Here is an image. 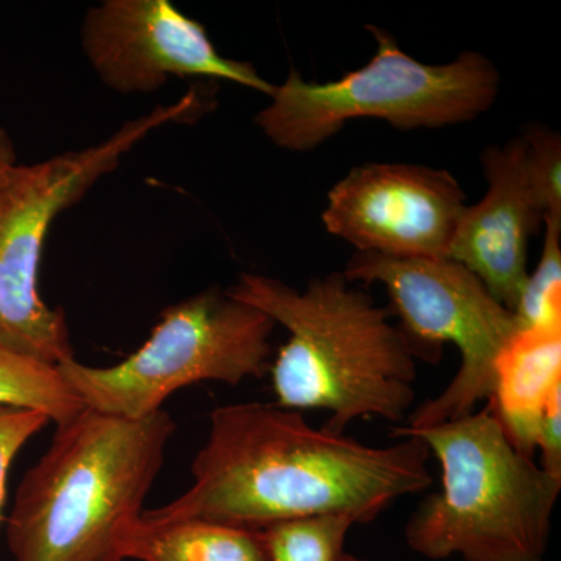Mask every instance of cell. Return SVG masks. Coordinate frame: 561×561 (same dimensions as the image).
Here are the masks:
<instances>
[{
  "label": "cell",
  "mask_w": 561,
  "mask_h": 561,
  "mask_svg": "<svg viewBox=\"0 0 561 561\" xmlns=\"http://www.w3.org/2000/svg\"><path fill=\"white\" fill-rule=\"evenodd\" d=\"M430 448L416 437L370 446L317 430L301 412L279 405H221L210 413L208 440L192 461L194 485L140 518L257 530L324 515L368 524L400 497L430 489Z\"/></svg>",
  "instance_id": "obj_1"
},
{
  "label": "cell",
  "mask_w": 561,
  "mask_h": 561,
  "mask_svg": "<svg viewBox=\"0 0 561 561\" xmlns=\"http://www.w3.org/2000/svg\"><path fill=\"white\" fill-rule=\"evenodd\" d=\"M227 291L289 331L271 365L276 405L328 412L323 430L334 434L365 416L404 420L419 356L389 312L343 273L312 279L302 291L242 273Z\"/></svg>",
  "instance_id": "obj_2"
},
{
  "label": "cell",
  "mask_w": 561,
  "mask_h": 561,
  "mask_svg": "<svg viewBox=\"0 0 561 561\" xmlns=\"http://www.w3.org/2000/svg\"><path fill=\"white\" fill-rule=\"evenodd\" d=\"M175 431L164 409L139 420L83 409L58 424L16 491L13 560L125 561L122 527L142 515Z\"/></svg>",
  "instance_id": "obj_3"
},
{
  "label": "cell",
  "mask_w": 561,
  "mask_h": 561,
  "mask_svg": "<svg viewBox=\"0 0 561 561\" xmlns=\"http://www.w3.org/2000/svg\"><path fill=\"white\" fill-rule=\"evenodd\" d=\"M393 437L426 443L440 463L442 490L405 524L409 548L430 560L546 561L561 476L508 440L490 408Z\"/></svg>",
  "instance_id": "obj_4"
},
{
  "label": "cell",
  "mask_w": 561,
  "mask_h": 561,
  "mask_svg": "<svg viewBox=\"0 0 561 561\" xmlns=\"http://www.w3.org/2000/svg\"><path fill=\"white\" fill-rule=\"evenodd\" d=\"M198 92L127 121L108 139L0 172V350L58 367L76 359L68 319L41 297L44 243L60 214L119 168L157 128L194 119L205 110Z\"/></svg>",
  "instance_id": "obj_5"
},
{
  "label": "cell",
  "mask_w": 561,
  "mask_h": 561,
  "mask_svg": "<svg viewBox=\"0 0 561 561\" xmlns=\"http://www.w3.org/2000/svg\"><path fill=\"white\" fill-rule=\"evenodd\" d=\"M367 28L378 50L364 68L328 83L305 81L291 69L275 87L254 122L276 147L316 149L364 117L400 130L446 127L476 119L496 101L500 72L478 51H463L448 65H424L402 51L389 32Z\"/></svg>",
  "instance_id": "obj_6"
},
{
  "label": "cell",
  "mask_w": 561,
  "mask_h": 561,
  "mask_svg": "<svg viewBox=\"0 0 561 561\" xmlns=\"http://www.w3.org/2000/svg\"><path fill=\"white\" fill-rule=\"evenodd\" d=\"M275 327L254 306L209 289L165 308L147 342L121 364L90 367L70 359L57 370L84 409L146 419L183 387L262 378L271 371Z\"/></svg>",
  "instance_id": "obj_7"
},
{
  "label": "cell",
  "mask_w": 561,
  "mask_h": 561,
  "mask_svg": "<svg viewBox=\"0 0 561 561\" xmlns=\"http://www.w3.org/2000/svg\"><path fill=\"white\" fill-rule=\"evenodd\" d=\"M343 275L350 283L386 287L416 356L438 359L445 343L460 350L453 381L416 408L404 427L424 430L461 419L491 400L497 359L519 327L515 313L474 273L451 260H398L357 251Z\"/></svg>",
  "instance_id": "obj_8"
},
{
  "label": "cell",
  "mask_w": 561,
  "mask_h": 561,
  "mask_svg": "<svg viewBox=\"0 0 561 561\" xmlns=\"http://www.w3.org/2000/svg\"><path fill=\"white\" fill-rule=\"evenodd\" d=\"M80 39L95 76L117 94H150L175 77L275 91L250 62L219 54L201 22L169 0H105L88 9Z\"/></svg>",
  "instance_id": "obj_9"
},
{
  "label": "cell",
  "mask_w": 561,
  "mask_h": 561,
  "mask_svg": "<svg viewBox=\"0 0 561 561\" xmlns=\"http://www.w3.org/2000/svg\"><path fill=\"white\" fill-rule=\"evenodd\" d=\"M465 209V192L451 173L370 162L332 187L323 224L359 253L448 260Z\"/></svg>",
  "instance_id": "obj_10"
},
{
  "label": "cell",
  "mask_w": 561,
  "mask_h": 561,
  "mask_svg": "<svg viewBox=\"0 0 561 561\" xmlns=\"http://www.w3.org/2000/svg\"><path fill=\"white\" fill-rule=\"evenodd\" d=\"M489 191L478 205L467 206L448 260L459 262L515 312L527 275L531 236L545 224L527 165L523 136L505 146L486 147L481 157Z\"/></svg>",
  "instance_id": "obj_11"
},
{
  "label": "cell",
  "mask_w": 561,
  "mask_h": 561,
  "mask_svg": "<svg viewBox=\"0 0 561 561\" xmlns=\"http://www.w3.org/2000/svg\"><path fill=\"white\" fill-rule=\"evenodd\" d=\"M561 390V330H518L497 359L489 408L512 445L534 459L542 413Z\"/></svg>",
  "instance_id": "obj_12"
},
{
  "label": "cell",
  "mask_w": 561,
  "mask_h": 561,
  "mask_svg": "<svg viewBox=\"0 0 561 561\" xmlns=\"http://www.w3.org/2000/svg\"><path fill=\"white\" fill-rule=\"evenodd\" d=\"M121 553L138 561H268L262 530L231 524L139 518L122 527Z\"/></svg>",
  "instance_id": "obj_13"
},
{
  "label": "cell",
  "mask_w": 561,
  "mask_h": 561,
  "mask_svg": "<svg viewBox=\"0 0 561 561\" xmlns=\"http://www.w3.org/2000/svg\"><path fill=\"white\" fill-rule=\"evenodd\" d=\"M0 405L46 413L57 426L84 409L57 367L5 350H0Z\"/></svg>",
  "instance_id": "obj_14"
},
{
  "label": "cell",
  "mask_w": 561,
  "mask_h": 561,
  "mask_svg": "<svg viewBox=\"0 0 561 561\" xmlns=\"http://www.w3.org/2000/svg\"><path fill=\"white\" fill-rule=\"evenodd\" d=\"M356 522L345 515L287 519L264 527L268 561H360L346 551Z\"/></svg>",
  "instance_id": "obj_15"
},
{
  "label": "cell",
  "mask_w": 561,
  "mask_h": 561,
  "mask_svg": "<svg viewBox=\"0 0 561 561\" xmlns=\"http://www.w3.org/2000/svg\"><path fill=\"white\" fill-rule=\"evenodd\" d=\"M540 262L527 275L515 308L519 330H561V220L545 219Z\"/></svg>",
  "instance_id": "obj_16"
},
{
  "label": "cell",
  "mask_w": 561,
  "mask_h": 561,
  "mask_svg": "<svg viewBox=\"0 0 561 561\" xmlns=\"http://www.w3.org/2000/svg\"><path fill=\"white\" fill-rule=\"evenodd\" d=\"M527 165L545 219L561 220V142L559 133L530 127L523 135Z\"/></svg>",
  "instance_id": "obj_17"
},
{
  "label": "cell",
  "mask_w": 561,
  "mask_h": 561,
  "mask_svg": "<svg viewBox=\"0 0 561 561\" xmlns=\"http://www.w3.org/2000/svg\"><path fill=\"white\" fill-rule=\"evenodd\" d=\"M51 423L46 413L33 409L0 405V513L7 496V479L11 463L25 443ZM2 518V516H0Z\"/></svg>",
  "instance_id": "obj_18"
},
{
  "label": "cell",
  "mask_w": 561,
  "mask_h": 561,
  "mask_svg": "<svg viewBox=\"0 0 561 561\" xmlns=\"http://www.w3.org/2000/svg\"><path fill=\"white\" fill-rule=\"evenodd\" d=\"M537 449L541 451V467L561 476V390L553 393L542 413Z\"/></svg>",
  "instance_id": "obj_19"
},
{
  "label": "cell",
  "mask_w": 561,
  "mask_h": 561,
  "mask_svg": "<svg viewBox=\"0 0 561 561\" xmlns=\"http://www.w3.org/2000/svg\"><path fill=\"white\" fill-rule=\"evenodd\" d=\"M16 144H14L10 133L0 127V172L5 171L10 165L16 164Z\"/></svg>",
  "instance_id": "obj_20"
}]
</instances>
